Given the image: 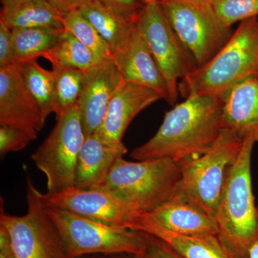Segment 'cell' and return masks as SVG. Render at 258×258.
<instances>
[{"instance_id": "3", "label": "cell", "mask_w": 258, "mask_h": 258, "mask_svg": "<svg viewBox=\"0 0 258 258\" xmlns=\"http://www.w3.org/2000/svg\"><path fill=\"white\" fill-rule=\"evenodd\" d=\"M256 142L244 139L238 157L228 169L215 218L219 240L235 258H248L258 236L257 206L251 175V158Z\"/></svg>"}, {"instance_id": "23", "label": "cell", "mask_w": 258, "mask_h": 258, "mask_svg": "<svg viewBox=\"0 0 258 258\" xmlns=\"http://www.w3.org/2000/svg\"><path fill=\"white\" fill-rule=\"evenodd\" d=\"M42 57L50 61L52 69H77L86 72L98 63L92 52L66 30Z\"/></svg>"}, {"instance_id": "27", "label": "cell", "mask_w": 258, "mask_h": 258, "mask_svg": "<svg viewBox=\"0 0 258 258\" xmlns=\"http://www.w3.org/2000/svg\"><path fill=\"white\" fill-rule=\"evenodd\" d=\"M218 18L232 28L237 22L258 16V0H209Z\"/></svg>"}, {"instance_id": "35", "label": "cell", "mask_w": 258, "mask_h": 258, "mask_svg": "<svg viewBox=\"0 0 258 258\" xmlns=\"http://www.w3.org/2000/svg\"><path fill=\"white\" fill-rule=\"evenodd\" d=\"M257 217H258V205L257 206ZM248 258H258V236L253 244L249 248Z\"/></svg>"}, {"instance_id": "19", "label": "cell", "mask_w": 258, "mask_h": 258, "mask_svg": "<svg viewBox=\"0 0 258 258\" xmlns=\"http://www.w3.org/2000/svg\"><path fill=\"white\" fill-rule=\"evenodd\" d=\"M127 148L108 145L95 134L86 137L76 166L74 187L90 189L104 179L117 159L126 154Z\"/></svg>"}, {"instance_id": "22", "label": "cell", "mask_w": 258, "mask_h": 258, "mask_svg": "<svg viewBox=\"0 0 258 258\" xmlns=\"http://www.w3.org/2000/svg\"><path fill=\"white\" fill-rule=\"evenodd\" d=\"M64 28L15 29L13 31L14 64L43 57L55 45Z\"/></svg>"}, {"instance_id": "38", "label": "cell", "mask_w": 258, "mask_h": 258, "mask_svg": "<svg viewBox=\"0 0 258 258\" xmlns=\"http://www.w3.org/2000/svg\"><path fill=\"white\" fill-rule=\"evenodd\" d=\"M142 3H143L144 5L149 4V3H152L153 2L156 1V0H141Z\"/></svg>"}, {"instance_id": "12", "label": "cell", "mask_w": 258, "mask_h": 258, "mask_svg": "<svg viewBox=\"0 0 258 258\" xmlns=\"http://www.w3.org/2000/svg\"><path fill=\"white\" fill-rule=\"evenodd\" d=\"M124 82L112 57L84 72L78 106L86 137L99 128L113 95Z\"/></svg>"}, {"instance_id": "34", "label": "cell", "mask_w": 258, "mask_h": 258, "mask_svg": "<svg viewBox=\"0 0 258 258\" xmlns=\"http://www.w3.org/2000/svg\"><path fill=\"white\" fill-rule=\"evenodd\" d=\"M102 258H144V256H139L133 254L120 253L102 255Z\"/></svg>"}, {"instance_id": "10", "label": "cell", "mask_w": 258, "mask_h": 258, "mask_svg": "<svg viewBox=\"0 0 258 258\" xmlns=\"http://www.w3.org/2000/svg\"><path fill=\"white\" fill-rule=\"evenodd\" d=\"M56 120L52 132L31 156L46 177L48 193L74 187L78 158L86 139L78 103Z\"/></svg>"}, {"instance_id": "14", "label": "cell", "mask_w": 258, "mask_h": 258, "mask_svg": "<svg viewBox=\"0 0 258 258\" xmlns=\"http://www.w3.org/2000/svg\"><path fill=\"white\" fill-rule=\"evenodd\" d=\"M161 99V95L152 88L123 82L113 95L103 123L94 134L108 145L124 147L123 137L131 122Z\"/></svg>"}, {"instance_id": "9", "label": "cell", "mask_w": 258, "mask_h": 258, "mask_svg": "<svg viewBox=\"0 0 258 258\" xmlns=\"http://www.w3.org/2000/svg\"><path fill=\"white\" fill-rule=\"evenodd\" d=\"M135 25L147 42L165 81L168 103L175 106L179 96V80L198 67L197 61L171 28L157 0L144 5Z\"/></svg>"}, {"instance_id": "32", "label": "cell", "mask_w": 258, "mask_h": 258, "mask_svg": "<svg viewBox=\"0 0 258 258\" xmlns=\"http://www.w3.org/2000/svg\"><path fill=\"white\" fill-rule=\"evenodd\" d=\"M61 16L75 10H79L90 0H47Z\"/></svg>"}, {"instance_id": "36", "label": "cell", "mask_w": 258, "mask_h": 258, "mask_svg": "<svg viewBox=\"0 0 258 258\" xmlns=\"http://www.w3.org/2000/svg\"><path fill=\"white\" fill-rule=\"evenodd\" d=\"M28 1V0H1L2 5L15 4V3H22V2Z\"/></svg>"}, {"instance_id": "21", "label": "cell", "mask_w": 258, "mask_h": 258, "mask_svg": "<svg viewBox=\"0 0 258 258\" xmlns=\"http://www.w3.org/2000/svg\"><path fill=\"white\" fill-rule=\"evenodd\" d=\"M79 10L108 44L111 55L128 40L135 28V24L118 18L94 0H90Z\"/></svg>"}, {"instance_id": "8", "label": "cell", "mask_w": 258, "mask_h": 258, "mask_svg": "<svg viewBox=\"0 0 258 258\" xmlns=\"http://www.w3.org/2000/svg\"><path fill=\"white\" fill-rule=\"evenodd\" d=\"M26 213H6L1 206L0 225L9 234L17 258H70L57 227L30 177L27 179Z\"/></svg>"}, {"instance_id": "5", "label": "cell", "mask_w": 258, "mask_h": 258, "mask_svg": "<svg viewBox=\"0 0 258 258\" xmlns=\"http://www.w3.org/2000/svg\"><path fill=\"white\" fill-rule=\"evenodd\" d=\"M61 236L70 258L128 253L145 255L148 235L109 225L67 210L46 208Z\"/></svg>"}, {"instance_id": "33", "label": "cell", "mask_w": 258, "mask_h": 258, "mask_svg": "<svg viewBox=\"0 0 258 258\" xmlns=\"http://www.w3.org/2000/svg\"><path fill=\"white\" fill-rule=\"evenodd\" d=\"M0 258H17L12 247L9 234L2 225H0Z\"/></svg>"}, {"instance_id": "30", "label": "cell", "mask_w": 258, "mask_h": 258, "mask_svg": "<svg viewBox=\"0 0 258 258\" xmlns=\"http://www.w3.org/2000/svg\"><path fill=\"white\" fill-rule=\"evenodd\" d=\"M14 64L13 31L0 21V69Z\"/></svg>"}, {"instance_id": "13", "label": "cell", "mask_w": 258, "mask_h": 258, "mask_svg": "<svg viewBox=\"0 0 258 258\" xmlns=\"http://www.w3.org/2000/svg\"><path fill=\"white\" fill-rule=\"evenodd\" d=\"M41 110L27 89L21 66L0 69V125H8L37 136L45 125Z\"/></svg>"}, {"instance_id": "28", "label": "cell", "mask_w": 258, "mask_h": 258, "mask_svg": "<svg viewBox=\"0 0 258 258\" xmlns=\"http://www.w3.org/2000/svg\"><path fill=\"white\" fill-rule=\"evenodd\" d=\"M37 137L16 127L0 125V155L3 157L8 153L20 152Z\"/></svg>"}, {"instance_id": "15", "label": "cell", "mask_w": 258, "mask_h": 258, "mask_svg": "<svg viewBox=\"0 0 258 258\" xmlns=\"http://www.w3.org/2000/svg\"><path fill=\"white\" fill-rule=\"evenodd\" d=\"M111 57L124 82L152 88L159 93L163 99L168 101L169 93L165 81L147 42L136 25L128 40L112 52Z\"/></svg>"}, {"instance_id": "11", "label": "cell", "mask_w": 258, "mask_h": 258, "mask_svg": "<svg viewBox=\"0 0 258 258\" xmlns=\"http://www.w3.org/2000/svg\"><path fill=\"white\" fill-rule=\"evenodd\" d=\"M40 197L46 208L67 210L81 216L109 225L133 230L142 212L104 190L71 187L55 193H42Z\"/></svg>"}, {"instance_id": "31", "label": "cell", "mask_w": 258, "mask_h": 258, "mask_svg": "<svg viewBox=\"0 0 258 258\" xmlns=\"http://www.w3.org/2000/svg\"><path fill=\"white\" fill-rule=\"evenodd\" d=\"M147 235L148 245L144 258H184L164 241Z\"/></svg>"}, {"instance_id": "24", "label": "cell", "mask_w": 258, "mask_h": 258, "mask_svg": "<svg viewBox=\"0 0 258 258\" xmlns=\"http://www.w3.org/2000/svg\"><path fill=\"white\" fill-rule=\"evenodd\" d=\"M22 76L29 92L33 97L47 119L55 113V86L54 71L42 68L37 60L21 64Z\"/></svg>"}, {"instance_id": "20", "label": "cell", "mask_w": 258, "mask_h": 258, "mask_svg": "<svg viewBox=\"0 0 258 258\" xmlns=\"http://www.w3.org/2000/svg\"><path fill=\"white\" fill-rule=\"evenodd\" d=\"M0 21L11 30L36 28H63L62 16L47 0H28L3 5Z\"/></svg>"}, {"instance_id": "37", "label": "cell", "mask_w": 258, "mask_h": 258, "mask_svg": "<svg viewBox=\"0 0 258 258\" xmlns=\"http://www.w3.org/2000/svg\"><path fill=\"white\" fill-rule=\"evenodd\" d=\"M78 258H102V255H87Z\"/></svg>"}, {"instance_id": "26", "label": "cell", "mask_w": 258, "mask_h": 258, "mask_svg": "<svg viewBox=\"0 0 258 258\" xmlns=\"http://www.w3.org/2000/svg\"><path fill=\"white\" fill-rule=\"evenodd\" d=\"M55 74L56 119L76 106L81 96L84 72L77 69H52Z\"/></svg>"}, {"instance_id": "29", "label": "cell", "mask_w": 258, "mask_h": 258, "mask_svg": "<svg viewBox=\"0 0 258 258\" xmlns=\"http://www.w3.org/2000/svg\"><path fill=\"white\" fill-rule=\"evenodd\" d=\"M122 20L135 24L144 5L141 0H94Z\"/></svg>"}, {"instance_id": "7", "label": "cell", "mask_w": 258, "mask_h": 258, "mask_svg": "<svg viewBox=\"0 0 258 258\" xmlns=\"http://www.w3.org/2000/svg\"><path fill=\"white\" fill-rule=\"evenodd\" d=\"M171 28L198 67L208 63L235 30L218 18L209 0H157Z\"/></svg>"}, {"instance_id": "1", "label": "cell", "mask_w": 258, "mask_h": 258, "mask_svg": "<svg viewBox=\"0 0 258 258\" xmlns=\"http://www.w3.org/2000/svg\"><path fill=\"white\" fill-rule=\"evenodd\" d=\"M223 103L220 97H188L166 112L155 135L134 149L131 157L137 161L166 158L180 163L203 155L224 128Z\"/></svg>"}, {"instance_id": "16", "label": "cell", "mask_w": 258, "mask_h": 258, "mask_svg": "<svg viewBox=\"0 0 258 258\" xmlns=\"http://www.w3.org/2000/svg\"><path fill=\"white\" fill-rule=\"evenodd\" d=\"M149 213L157 223L174 233L218 236L215 217L184 197L174 195Z\"/></svg>"}, {"instance_id": "4", "label": "cell", "mask_w": 258, "mask_h": 258, "mask_svg": "<svg viewBox=\"0 0 258 258\" xmlns=\"http://www.w3.org/2000/svg\"><path fill=\"white\" fill-rule=\"evenodd\" d=\"M181 173L179 163L170 159L129 161L120 157L92 188L108 191L139 211L150 212L174 195Z\"/></svg>"}, {"instance_id": "6", "label": "cell", "mask_w": 258, "mask_h": 258, "mask_svg": "<svg viewBox=\"0 0 258 258\" xmlns=\"http://www.w3.org/2000/svg\"><path fill=\"white\" fill-rule=\"evenodd\" d=\"M243 141L223 128L208 152L179 163L181 179L174 195L188 199L215 217L226 172L238 157Z\"/></svg>"}, {"instance_id": "17", "label": "cell", "mask_w": 258, "mask_h": 258, "mask_svg": "<svg viewBox=\"0 0 258 258\" xmlns=\"http://www.w3.org/2000/svg\"><path fill=\"white\" fill-rule=\"evenodd\" d=\"M224 128L242 139L258 142V79L239 83L223 98Z\"/></svg>"}, {"instance_id": "18", "label": "cell", "mask_w": 258, "mask_h": 258, "mask_svg": "<svg viewBox=\"0 0 258 258\" xmlns=\"http://www.w3.org/2000/svg\"><path fill=\"white\" fill-rule=\"evenodd\" d=\"M133 230L160 239L184 258H235L224 247L217 236L174 233L157 223L149 212L140 214Z\"/></svg>"}, {"instance_id": "2", "label": "cell", "mask_w": 258, "mask_h": 258, "mask_svg": "<svg viewBox=\"0 0 258 258\" xmlns=\"http://www.w3.org/2000/svg\"><path fill=\"white\" fill-rule=\"evenodd\" d=\"M258 79V19L240 22L232 37L208 63L198 67L178 85L183 98H225L239 83Z\"/></svg>"}, {"instance_id": "25", "label": "cell", "mask_w": 258, "mask_h": 258, "mask_svg": "<svg viewBox=\"0 0 258 258\" xmlns=\"http://www.w3.org/2000/svg\"><path fill=\"white\" fill-rule=\"evenodd\" d=\"M62 23L64 30L72 33L92 52L97 62L111 57V49L108 44L79 10H73L62 16Z\"/></svg>"}]
</instances>
